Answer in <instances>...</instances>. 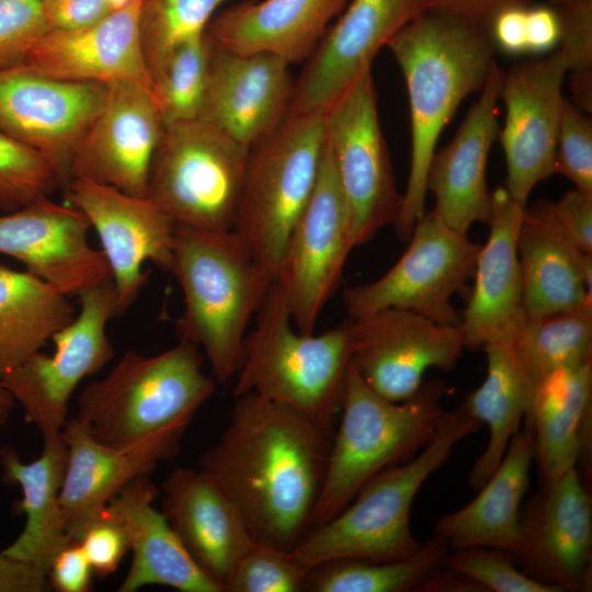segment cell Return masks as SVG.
<instances>
[{
	"label": "cell",
	"instance_id": "6da1fadb",
	"mask_svg": "<svg viewBox=\"0 0 592 592\" xmlns=\"http://www.w3.org/2000/svg\"><path fill=\"white\" fill-rule=\"evenodd\" d=\"M235 398L198 468L229 491L254 542L291 551L311 528L334 431L254 394Z\"/></svg>",
	"mask_w": 592,
	"mask_h": 592
},
{
	"label": "cell",
	"instance_id": "7a4b0ae2",
	"mask_svg": "<svg viewBox=\"0 0 592 592\" xmlns=\"http://www.w3.org/2000/svg\"><path fill=\"white\" fill-rule=\"evenodd\" d=\"M408 90L411 160L402 205L394 224L408 242L424 213L425 179L439 138L463 100L483 87L496 61L488 25L429 8L386 45Z\"/></svg>",
	"mask_w": 592,
	"mask_h": 592
},
{
	"label": "cell",
	"instance_id": "3957f363",
	"mask_svg": "<svg viewBox=\"0 0 592 592\" xmlns=\"http://www.w3.org/2000/svg\"><path fill=\"white\" fill-rule=\"evenodd\" d=\"M174 264L184 299L180 339L202 348L218 383L240 366L248 327L275 277L231 229L177 226Z\"/></svg>",
	"mask_w": 592,
	"mask_h": 592
},
{
	"label": "cell",
	"instance_id": "277c9868",
	"mask_svg": "<svg viewBox=\"0 0 592 592\" xmlns=\"http://www.w3.org/2000/svg\"><path fill=\"white\" fill-rule=\"evenodd\" d=\"M350 362V320L320 334L299 332L275 280L246 337L232 392L285 405L334 431Z\"/></svg>",
	"mask_w": 592,
	"mask_h": 592
},
{
	"label": "cell",
	"instance_id": "5b68a950",
	"mask_svg": "<svg viewBox=\"0 0 592 592\" xmlns=\"http://www.w3.org/2000/svg\"><path fill=\"white\" fill-rule=\"evenodd\" d=\"M480 425L459 406L446 411L432 440L413 458L373 477L341 512L310 530L292 556L310 570L333 559L395 561L417 553L422 543L410 525L414 498L454 446Z\"/></svg>",
	"mask_w": 592,
	"mask_h": 592
},
{
	"label": "cell",
	"instance_id": "8992f818",
	"mask_svg": "<svg viewBox=\"0 0 592 592\" xmlns=\"http://www.w3.org/2000/svg\"><path fill=\"white\" fill-rule=\"evenodd\" d=\"M447 394L443 380H432L410 398L390 401L374 391L350 362L310 530L341 512L378 473L413 458L434 436L446 412Z\"/></svg>",
	"mask_w": 592,
	"mask_h": 592
},
{
	"label": "cell",
	"instance_id": "52a82bcc",
	"mask_svg": "<svg viewBox=\"0 0 592 592\" xmlns=\"http://www.w3.org/2000/svg\"><path fill=\"white\" fill-rule=\"evenodd\" d=\"M203 360L183 339L152 356L126 351L104 377L81 390L75 418L94 440L117 448L189 425L215 389Z\"/></svg>",
	"mask_w": 592,
	"mask_h": 592
},
{
	"label": "cell",
	"instance_id": "ba28073f",
	"mask_svg": "<svg viewBox=\"0 0 592 592\" xmlns=\"http://www.w3.org/2000/svg\"><path fill=\"white\" fill-rule=\"evenodd\" d=\"M323 147L325 114H287L250 148L232 230L274 277L315 187Z\"/></svg>",
	"mask_w": 592,
	"mask_h": 592
},
{
	"label": "cell",
	"instance_id": "9c48e42d",
	"mask_svg": "<svg viewBox=\"0 0 592 592\" xmlns=\"http://www.w3.org/2000/svg\"><path fill=\"white\" fill-rule=\"evenodd\" d=\"M249 151L198 118L167 125L151 162L146 196L177 226L231 230Z\"/></svg>",
	"mask_w": 592,
	"mask_h": 592
},
{
	"label": "cell",
	"instance_id": "30bf717a",
	"mask_svg": "<svg viewBox=\"0 0 592 592\" xmlns=\"http://www.w3.org/2000/svg\"><path fill=\"white\" fill-rule=\"evenodd\" d=\"M480 247L447 226L433 209L424 210L407 249L383 276L344 289L350 318L397 308L441 325H460L462 314L452 297L474 276Z\"/></svg>",
	"mask_w": 592,
	"mask_h": 592
},
{
	"label": "cell",
	"instance_id": "8fae6325",
	"mask_svg": "<svg viewBox=\"0 0 592 592\" xmlns=\"http://www.w3.org/2000/svg\"><path fill=\"white\" fill-rule=\"evenodd\" d=\"M325 137L350 216L354 247L396 223L398 191L371 69L365 70L325 114Z\"/></svg>",
	"mask_w": 592,
	"mask_h": 592
},
{
	"label": "cell",
	"instance_id": "7c38bea8",
	"mask_svg": "<svg viewBox=\"0 0 592 592\" xmlns=\"http://www.w3.org/2000/svg\"><path fill=\"white\" fill-rule=\"evenodd\" d=\"M78 297L80 308L75 319L52 338L54 353L38 351L0 378L24 409L26 421L35 424L43 436L62 431L75 389L114 356L106 334L109 321L117 317L113 280Z\"/></svg>",
	"mask_w": 592,
	"mask_h": 592
},
{
	"label": "cell",
	"instance_id": "4fadbf2b",
	"mask_svg": "<svg viewBox=\"0 0 592 592\" xmlns=\"http://www.w3.org/2000/svg\"><path fill=\"white\" fill-rule=\"evenodd\" d=\"M354 248L348 206L325 137L315 187L291 232L275 277L299 332H315Z\"/></svg>",
	"mask_w": 592,
	"mask_h": 592
},
{
	"label": "cell",
	"instance_id": "5bb4252c",
	"mask_svg": "<svg viewBox=\"0 0 592 592\" xmlns=\"http://www.w3.org/2000/svg\"><path fill=\"white\" fill-rule=\"evenodd\" d=\"M64 190L68 203L87 217L98 234L111 270L119 317L147 284L145 262L172 273L177 225L147 196L77 178L70 179Z\"/></svg>",
	"mask_w": 592,
	"mask_h": 592
},
{
	"label": "cell",
	"instance_id": "9a60e30c",
	"mask_svg": "<svg viewBox=\"0 0 592 592\" xmlns=\"http://www.w3.org/2000/svg\"><path fill=\"white\" fill-rule=\"evenodd\" d=\"M351 362L382 397L399 402L423 385L429 368L452 371L466 350L460 325L388 308L350 319Z\"/></svg>",
	"mask_w": 592,
	"mask_h": 592
},
{
	"label": "cell",
	"instance_id": "2e32d148",
	"mask_svg": "<svg viewBox=\"0 0 592 592\" xmlns=\"http://www.w3.org/2000/svg\"><path fill=\"white\" fill-rule=\"evenodd\" d=\"M106 95L103 83L56 79L22 65L0 69V130L45 156L65 186Z\"/></svg>",
	"mask_w": 592,
	"mask_h": 592
},
{
	"label": "cell",
	"instance_id": "e0dca14e",
	"mask_svg": "<svg viewBox=\"0 0 592 592\" xmlns=\"http://www.w3.org/2000/svg\"><path fill=\"white\" fill-rule=\"evenodd\" d=\"M431 0H349L294 82L287 114H326Z\"/></svg>",
	"mask_w": 592,
	"mask_h": 592
},
{
	"label": "cell",
	"instance_id": "ac0fdd59",
	"mask_svg": "<svg viewBox=\"0 0 592 592\" xmlns=\"http://www.w3.org/2000/svg\"><path fill=\"white\" fill-rule=\"evenodd\" d=\"M566 75L560 50L503 72L500 100L505 105V121L498 135L506 164L503 187L523 206L533 189L555 173Z\"/></svg>",
	"mask_w": 592,
	"mask_h": 592
},
{
	"label": "cell",
	"instance_id": "d6986e66",
	"mask_svg": "<svg viewBox=\"0 0 592 592\" xmlns=\"http://www.w3.org/2000/svg\"><path fill=\"white\" fill-rule=\"evenodd\" d=\"M521 570L562 591L592 588V498L573 468L521 508Z\"/></svg>",
	"mask_w": 592,
	"mask_h": 592
},
{
	"label": "cell",
	"instance_id": "ffe728a7",
	"mask_svg": "<svg viewBox=\"0 0 592 592\" xmlns=\"http://www.w3.org/2000/svg\"><path fill=\"white\" fill-rule=\"evenodd\" d=\"M164 123L155 94L133 81L107 84L105 103L81 139L69 172L146 196L149 171Z\"/></svg>",
	"mask_w": 592,
	"mask_h": 592
},
{
	"label": "cell",
	"instance_id": "44dd1931",
	"mask_svg": "<svg viewBox=\"0 0 592 592\" xmlns=\"http://www.w3.org/2000/svg\"><path fill=\"white\" fill-rule=\"evenodd\" d=\"M90 227L76 207L42 198L0 216V253L70 297L79 296L112 280L104 253L89 243Z\"/></svg>",
	"mask_w": 592,
	"mask_h": 592
},
{
	"label": "cell",
	"instance_id": "7402d4cb",
	"mask_svg": "<svg viewBox=\"0 0 592 592\" xmlns=\"http://www.w3.org/2000/svg\"><path fill=\"white\" fill-rule=\"evenodd\" d=\"M187 426L179 424L117 448L94 440L76 418L68 420L61 431L68 455L60 504L70 538L80 542L129 481L150 475L159 463L173 458Z\"/></svg>",
	"mask_w": 592,
	"mask_h": 592
},
{
	"label": "cell",
	"instance_id": "603a6c76",
	"mask_svg": "<svg viewBox=\"0 0 592 592\" xmlns=\"http://www.w3.org/2000/svg\"><path fill=\"white\" fill-rule=\"evenodd\" d=\"M293 90L289 64L284 59L214 44L197 118L251 148L284 121Z\"/></svg>",
	"mask_w": 592,
	"mask_h": 592
},
{
	"label": "cell",
	"instance_id": "cb8c5ba5",
	"mask_svg": "<svg viewBox=\"0 0 592 592\" xmlns=\"http://www.w3.org/2000/svg\"><path fill=\"white\" fill-rule=\"evenodd\" d=\"M161 512L198 569L221 592L254 542L225 486L202 469L179 467L161 483Z\"/></svg>",
	"mask_w": 592,
	"mask_h": 592
},
{
	"label": "cell",
	"instance_id": "d4e9b609",
	"mask_svg": "<svg viewBox=\"0 0 592 592\" xmlns=\"http://www.w3.org/2000/svg\"><path fill=\"white\" fill-rule=\"evenodd\" d=\"M503 71L494 61L480 95L451 143L435 150L425 179L433 210L454 230L467 235L475 223L488 224L492 193L486 180L490 149L499 135L497 104Z\"/></svg>",
	"mask_w": 592,
	"mask_h": 592
},
{
	"label": "cell",
	"instance_id": "484cf974",
	"mask_svg": "<svg viewBox=\"0 0 592 592\" xmlns=\"http://www.w3.org/2000/svg\"><path fill=\"white\" fill-rule=\"evenodd\" d=\"M145 1L132 0L83 29L48 32L20 65L61 80L133 81L155 94L140 37Z\"/></svg>",
	"mask_w": 592,
	"mask_h": 592
},
{
	"label": "cell",
	"instance_id": "4316f807",
	"mask_svg": "<svg viewBox=\"0 0 592 592\" xmlns=\"http://www.w3.org/2000/svg\"><path fill=\"white\" fill-rule=\"evenodd\" d=\"M525 207L503 186L492 192L489 236L480 247L474 288L462 312L466 349H480L489 341L515 337L524 322L517 235Z\"/></svg>",
	"mask_w": 592,
	"mask_h": 592
},
{
	"label": "cell",
	"instance_id": "83f0119b",
	"mask_svg": "<svg viewBox=\"0 0 592 592\" xmlns=\"http://www.w3.org/2000/svg\"><path fill=\"white\" fill-rule=\"evenodd\" d=\"M158 489L149 475L124 486L107 503L103 517L123 532L132 565L118 592L164 585L180 592H221L191 559L161 510L153 506Z\"/></svg>",
	"mask_w": 592,
	"mask_h": 592
},
{
	"label": "cell",
	"instance_id": "f1b7e54d",
	"mask_svg": "<svg viewBox=\"0 0 592 592\" xmlns=\"http://www.w3.org/2000/svg\"><path fill=\"white\" fill-rule=\"evenodd\" d=\"M526 317L573 310L592 303V253L558 224L553 202L525 207L517 235Z\"/></svg>",
	"mask_w": 592,
	"mask_h": 592
},
{
	"label": "cell",
	"instance_id": "f546056e",
	"mask_svg": "<svg viewBox=\"0 0 592 592\" xmlns=\"http://www.w3.org/2000/svg\"><path fill=\"white\" fill-rule=\"evenodd\" d=\"M349 0H261L231 5L209 22L206 33L223 48L271 54L289 65L308 58L331 20Z\"/></svg>",
	"mask_w": 592,
	"mask_h": 592
},
{
	"label": "cell",
	"instance_id": "4dcf8cb0",
	"mask_svg": "<svg viewBox=\"0 0 592 592\" xmlns=\"http://www.w3.org/2000/svg\"><path fill=\"white\" fill-rule=\"evenodd\" d=\"M535 457L533 430L524 425L479 493L465 506L439 517L434 534L453 549L483 546L509 551L523 550L521 503L530 488V469Z\"/></svg>",
	"mask_w": 592,
	"mask_h": 592
},
{
	"label": "cell",
	"instance_id": "1f68e13d",
	"mask_svg": "<svg viewBox=\"0 0 592 592\" xmlns=\"http://www.w3.org/2000/svg\"><path fill=\"white\" fill-rule=\"evenodd\" d=\"M591 415L592 361L555 372L536 387L524 425L533 430L542 487L588 463Z\"/></svg>",
	"mask_w": 592,
	"mask_h": 592
},
{
	"label": "cell",
	"instance_id": "d6a6232c",
	"mask_svg": "<svg viewBox=\"0 0 592 592\" xmlns=\"http://www.w3.org/2000/svg\"><path fill=\"white\" fill-rule=\"evenodd\" d=\"M43 439V452L31 463H23L13 447H0L2 478L21 487L20 510L26 517L20 535L2 551L48 573L56 555L73 540L60 504L67 446L61 432Z\"/></svg>",
	"mask_w": 592,
	"mask_h": 592
},
{
	"label": "cell",
	"instance_id": "836d02e7",
	"mask_svg": "<svg viewBox=\"0 0 592 592\" xmlns=\"http://www.w3.org/2000/svg\"><path fill=\"white\" fill-rule=\"evenodd\" d=\"M515 338L496 339L481 348L487 356V376L458 405L489 430L487 446L468 475L474 489H479L497 469L531 408L533 390Z\"/></svg>",
	"mask_w": 592,
	"mask_h": 592
},
{
	"label": "cell",
	"instance_id": "e575fe53",
	"mask_svg": "<svg viewBox=\"0 0 592 592\" xmlns=\"http://www.w3.org/2000/svg\"><path fill=\"white\" fill-rule=\"evenodd\" d=\"M70 296L30 273L0 265V378L69 325Z\"/></svg>",
	"mask_w": 592,
	"mask_h": 592
},
{
	"label": "cell",
	"instance_id": "d590c367",
	"mask_svg": "<svg viewBox=\"0 0 592 592\" xmlns=\"http://www.w3.org/2000/svg\"><path fill=\"white\" fill-rule=\"evenodd\" d=\"M449 545L437 534L413 555L395 561L333 559L312 567L306 578L310 592H409L446 565Z\"/></svg>",
	"mask_w": 592,
	"mask_h": 592
},
{
	"label": "cell",
	"instance_id": "8d00e7d4",
	"mask_svg": "<svg viewBox=\"0 0 592 592\" xmlns=\"http://www.w3.org/2000/svg\"><path fill=\"white\" fill-rule=\"evenodd\" d=\"M515 344L534 394L555 372L592 361V303L573 310L525 317Z\"/></svg>",
	"mask_w": 592,
	"mask_h": 592
},
{
	"label": "cell",
	"instance_id": "74e56055",
	"mask_svg": "<svg viewBox=\"0 0 592 592\" xmlns=\"http://www.w3.org/2000/svg\"><path fill=\"white\" fill-rule=\"evenodd\" d=\"M213 46L207 33L181 45L155 76V96L164 126L198 117Z\"/></svg>",
	"mask_w": 592,
	"mask_h": 592
},
{
	"label": "cell",
	"instance_id": "f35d334b",
	"mask_svg": "<svg viewBox=\"0 0 592 592\" xmlns=\"http://www.w3.org/2000/svg\"><path fill=\"white\" fill-rule=\"evenodd\" d=\"M227 1H145L140 37L143 54L152 81L173 50L206 33L216 11Z\"/></svg>",
	"mask_w": 592,
	"mask_h": 592
},
{
	"label": "cell",
	"instance_id": "ab89813d",
	"mask_svg": "<svg viewBox=\"0 0 592 592\" xmlns=\"http://www.w3.org/2000/svg\"><path fill=\"white\" fill-rule=\"evenodd\" d=\"M64 182L41 152L0 130V207L20 209L48 197Z\"/></svg>",
	"mask_w": 592,
	"mask_h": 592
},
{
	"label": "cell",
	"instance_id": "60d3db41",
	"mask_svg": "<svg viewBox=\"0 0 592 592\" xmlns=\"http://www.w3.org/2000/svg\"><path fill=\"white\" fill-rule=\"evenodd\" d=\"M308 571L291 551L253 542L235 565L225 592L305 591Z\"/></svg>",
	"mask_w": 592,
	"mask_h": 592
},
{
	"label": "cell",
	"instance_id": "b9f144b4",
	"mask_svg": "<svg viewBox=\"0 0 592 592\" xmlns=\"http://www.w3.org/2000/svg\"><path fill=\"white\" fill-rule=\"evenodd\" d=\"M561 33L559 39L570 91L574 104L582 111L592 110V0L556 5Z\"/></svg>",
	"mask_w": 592,
	"mask_h": 592
},
{
	"label": "cell",
	"instance_id": "7bdbcfd3",
	"mask_svg": "<svg viewBox=\"0 0 592 592\" xmlns=\"http://www.w3.org/2000/svg\"><path fill=\"white\" fill-rule=\"evenodd\" d=\"M515 555L492 547L454 549L446 566L492 592H563L560 588L534 580L515 566Z\"/></svg>",
	"mask_w": 592,
	"mask_h": 592
},
{
	"label": "cell",
	"instance_id": "ee69618b",
	"mask_svg": "<svg viewBox=\"0 0 592 592\" xmlns=\"http://www.w3.org/2000/svg\"><path fill=\"white\" fill-rule=\"evenodd\" d=\"M555 172L592 197V119L566 99L557 139Z\"/></svg>",
	"mask_w": 592,
	"mask_h": 592
},
{
	"label": "cell",
	"instance_id": "f6af8a7d",
	"mask_svg": "<svg viewBox=\"0 0 592 592\" xmlns=\"http://www.w3.org/2000/svg\"><path fill=\"white\" fill-rule=\"evenodd\" d=\"M47 33L42 0H0V69L22 64Z\"/></svg>",
	"mask_w": 592,
	"mask_h": 592
},
{
	"label": "cell",
	"instance_id": "bcb514c9",
	"mask_svg": "<svg viewBox=\"0 0 592 592\" xmlns=\"http://www.w3.org/2000/svg\"><path fill=\"white\" fill-rule=\"evenodd\" d=\"M79 543L93 573L99 578L115 572L128 550L122 530L103 516L86 532Z\"/></svg>",
	"mask_w": 592,
	"mask_h": 592
},
{
	"label": "cell",
	"instance_id": "7dc6e473",
	"mask_svg": "<svg viewBox=\"0 0 592 592\" xmlns=\"http://www.w3.org/2000/svg\"><path fill=\"white\" fill-rule=\"evenodd\" d=\"M48 32H66L94 24L113 11L107 0H42Z\"/></svg>",
	"mask_w": 592,
	"mask_h": 592
},
{
	"label": "cell",
	"instance_id": "c3c4849f",
	"mask_svg": "<svg viewBox=\"0 0 592 592\" xmlns=\"http://www.w3.org/2000/svg\"><path fill=\"white\" fill-rule=\"evenodd\" d=\"M553 209L565 234L582 251L592 253V197L574 189L553 202Z\"/></svg>",
	"mask_w": 592,
	"mask_h": 592
},
{
	"label": "cell",
	"instance_id": "681fc988",
	"mask_svg": "<svg viewBox=\"0 0 592 592\" xmlns=\"http://www.w3.org/2000/svg\"><path fill=\"white\" fill-rule=\"evenodd\" d=\"M92 568L79 542L60 550L48 569L49 585L59 592H88L92 589Z\"/></svg>",
	"mask_w": 592,
	"mask_h": 592
},
{
	"label": "cell",
	"instance_id": "f907efd6",
	"mask_svg": "<svg viewBox=\"0 0 592 592\" xmlns=\"http://www.w3.org/2000/svg\"><path fill=\"white\" fill-rule=\"evenodd\" d=\"M530 4L506 7L488 22V32L494 45L512 56L528 54L526 14Z\"/></svg>",
	"mask_w": 592,
	"mask_h": 592
},
{
	"label": "cell",
	"instance_id": "816d5d0a",
	"mask_svg": "<svg viewBox=\"0 0 592 592\" xmlns=\"http://www.w3.org/2000/svg\"><path fill=\"white\" fill-rule=\"evenodd\" d=\"M560 33V19L556 8L549 5H528L526 14L528 54L549 52L559 45Z\"/></svg>",
	"mask_w": 592,
	"mask_h": 592
},
{
	"label": "cell",
	"instance_id": "f5cc1de1",
	"mask_svg": "<svg viewBox=\"0 0 592 592\" xmlns=\"http://www.w3.org/2000/svg\"><path fill=\"white\" fill-rule=\"evenodd\" d=\"M47 590H49V582L45 570L0 551V592H44Z\"/></svg>",
	"mask_w": 592,
	"mask_h": 592
},
{
	"label": "cell",
	"instance_id": "db71d44e",
	"mask_svg": "<svg viewBox=\"0 0 592 592\" xmlns=\"http://www.w3.org/2000/svg\"><path fill=\"white\" fill-rule=\"evenodd\" d=\"M531 0H431V8L442 12L488 25L500 10L517 4H530Z\"/></svg>",
	"mask_w": 592,
	"mask_h": 592
},
{
	"label": "cell",
	"instance_id": "11a10c76",
	"mask_svg": "<svg viewBox=\"0 0 592 592\" xmlns=\"http://www.w3.org/2000/svg\"><path fill=\"white\" fill-rule=\"evenodd\" d=\"M481 592L485 589L466 574L446 565L429 578L419 592Z\"/></svg>",
	"mask_w": 592,
	"mask_h": 592
},
{
	"label": "cell",
	"instance_id": "9f6ffc18",
	"mask_svg": "<svg viewBox=\"0 0 592 592\" xmlns=\"http://www.w3.org/2000/svg\"><path fill=\"white\" fill-rule=\"evenodd\" d=\"M14 405V398L0 380V428L9 420Z\"/></svg>",
	"mask_w": 592,
	"mask_h": 592
},
{
	"label": "cell",
	"instance_id": "6f0895ef",
	"mask_svg": "<svg viewBox=\"0 0 592 592\" xmlns=\"http://www.w3.org/2000/svg\"><path fill=\"white\" fill-rule=\"evenodd\" d=\"M113 10L121 9L128 4L132 0H107Z\"/></svg>",
	"mask_w": 592,
	"mask_h": 592
},
{
	"label": "cell",
	"instance_id": "680465c9",
	"mask_svg": "<svg viewBox=\"0 0 592 592\" xmlns=\"http://www.w3.org/2000/svg\"><path fill=\"white\" fill-rule=\"evenodd\" d=\"M551 1L554 2L555 5H561L565 3H570L574 1H581V0H551Z\"/></svg>",
	"mask_w": 592,
	"mask_h": 592
},
{
	"label": "cell",
	"instance_id": "91938a15",
	"mask_svg": "<svg viewBox=\"0 0 592 592\" xmlns=\"http://www.w3.org/2000/svg\"><path fill=\"white\" fill-rule=\"evenodd\" d=\"M1 447V446H0Z\"/></svg>",
	"mask_w": 592,
	"mask_h": 592
}]
</instances>
